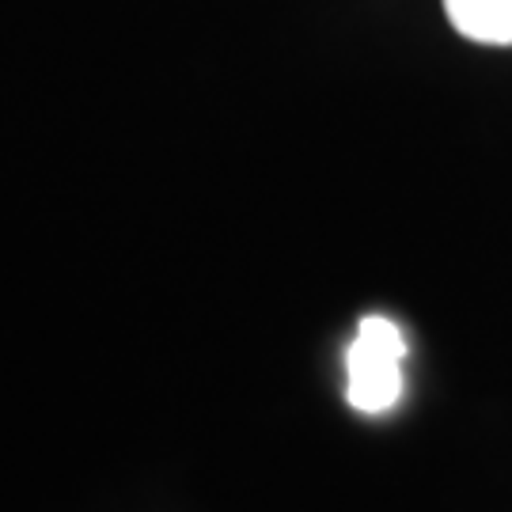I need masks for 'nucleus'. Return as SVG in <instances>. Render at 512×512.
I'll return each mask as SVG.
<instances>
[{
	"mask_svg": "<svg viewBox=\"0 0 512 512\" xmlns=\"http://www.w3.org/2000/svg\"><path fill=\"white\" fill-rule=\"evenodd\" d=\"M406 338L387 315H365L346 353L349 406L361 414H387L403 399Z\"/></svg>",
	"mask_w": 512,
	"mask_h": 512,
	"instance_id": "f257e3e1",
	"label": "nucleus"
},
{
	"mask_svg": "<svg viewBox=\"0 0 512 512\" xmlns=\"http://www.w3.org/2000/svg\"><path fill=\"white\" fill-rule=\"evenodd\" d=\"M444 16L478 46H512V0H444Z\"/></svg>",
	"mask_w": 512,
	"mask_h": 512,
	"instance_id": "f03ea898",
	"label": "nucleus"
}]
</instances>
